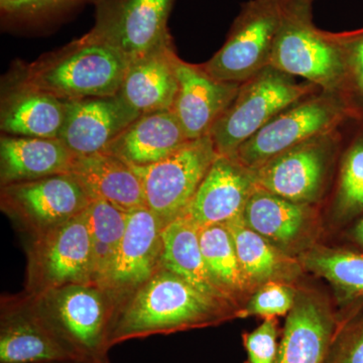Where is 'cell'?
<instances>
[{
  "instance_id": "10",
  "label": "cell",
  "mask_w": 363,
  "mask_h": 363,
  "mask_svg": "<svg viewBox=\"0 0 363 363\" xmlns=\"http://www.w3.org/2000/svg\"><path fill=\"white\" fill-rule=\"evenodd\" d=\"M218 156L211 138L206 135L191 140L156 164H130L142 181L145 206L156 215L162 228L184 214Z\"/></svg>"
},
{
  "instance_id": "32",
  "label": "cell",
  "mask_w": 363,
  "mask_h": 363,
  "mask_svg": "<svg viewBox=\"0 0 363 363\" xmlns=\"http://www.w3.org/2000/svg\"><path fill=\"white\" fill-rule=\"evenodd\" d=\"M298 290L292 284L271 281L257 288L245 305L236 313V318L252 316L276 318L289 314L297 298Z\"/></svg>"
},
{
  "instance_id": "25",
  "label": "cell",
  "mask_w": 363,
  "mask_h": 363,
  "mask_svg": "<svg viewBox=\"0 0 363 363\" xmlns=\"http://www.w3.org/2000/svg\"><path fill=\"white\" fill-rule=\"evenodd\" d=\"M233 234L241 269L253 292L271 281L292 284L303 274L300 259L279 250L245 223L242 216L226 223Z\"/></svg>"
},
{
  "instance_id": "8",
  "label": "cell",
  "mask_w": 363,
  "mask_h": 363,
  "mask_svg": "<svg viewBox=\"0 0 363 363\" xmlns=\"http://www.w3.org/2000/svg\"><path fill=\"white\" fill-rule=\"evenodd\" d=\"M72 173L1 186L0 209L26 240L38 238L85 211L93 201Z\"/></svg>"
},
{
  "instance_id": "3",
  "label": "cell",
  "mask_w": 363,
  "mask_h": 363,
  "mask_svg": "<svg viewBox=\"0 0 363 363\" xmlns=\"http://www.w3.org/2000/svg\"><path fill=\"white\" fill-rule=\"evenodd\" d=\"M317 0H283L271 66L316 85L323 92L342 95L346 64L335 33L314 23Z\"/></svg>"
},
{
  "instance_id": "17",
  "label": "cell",
  "mask_w": 363,
  "mask_h": 363,
  "mask_svg": "<svg viewBox=\"0 0 363 363\" xmlns=\"http://www.w3.org/2000/svg\"><path fill=\"white\" fill-rule=\"evenodd\" d=\"M242 219L253 231L293 257L311 248L317 220L313 205L290 201L255 185Z\"/></svg>"
},
{
  "instance_id": "5",
  "label": "cell",
  "mask_w": 363,
  "mask_h": 363,
  "mask_svg": "<svg viewBox=\"0 0 363 363\" xmlns=\"http://www.w3.org/2000/svg\"><path fill=\"white\" fill-rule=\"evenodd\" d=\"M35 296L45 314L79 358L108 359L116 303L104 286L72 284Z\"/></svg>"
},
{
  "instance_id": "31",
  "label": "cell",
  "mask_w": 363,
  "mask_h": 363,
  "mask_svg": "<svg viewBox=\"0 0 363 363\" xmlns=\"http://www.w3.org/2000/svg\"><path fill=\"white\" fill-rule=\"evenodd\" d=\"M336 209L342 215L363 210V140L353 143L341 166Z\"/></svg>"
},
{
  "instance_id": "26",
  "label": "cell",
  "mask_w": 363,
  "mask_h": 363,
  "mask_svg": "<svg viewBox=\"0 0 363 363\" xmlns=\"http://www.w3.org/2000/svg\"><path fill=\"white\" fill-rule=\"evenodd\" d=\"M162 266L175 272L198 291L220 301L224 304L238 307L219 288L212 278L200 245L199 229L180 217L162 229Z\"/></svg>"
},
{
  "instance_id": "15",
  "label": "cell",
  "mask_w": 363,
  "mask_h": 363,
  "mask_svg": "<svg viewBox=\"0 0 363 363\" xmlns=\"http://www.w3.org/2000/svg\"><path fill=\"white\" fill-rule=\"evenodd\" d=\"M65 104L59 138L78 157L104 152L140 116L118 94L65 100Z\"/></svg>"
},
{
  "instance_id": "36",
  "label": "cell",
  "mask_w": 363,
  "mask_h": 363,
  "mask_svg": "<svg viewBox=\"0 0 363 363\" xmlns=\"http://www.w3.org/2000/svg\"><path fill=\"white\" fill-rule=\"evenodd\" d=\"M52 363H111L108 359L104 360H88V359H77V360H69V362H52Z\"/></svg>"
},
{
  "instance_id": "19",
  "label": "cell",
  "mask_w": 363,
  "mask_h": 363,
  "mask_svg": "<svg viewBox=\"0 0 363 363\" xmlns=\"http://www.w3.org/2000/svg\"><path fill=\"white\" fill-rule=\"evenodd\" d=\"M176 72L179 88L172 111L189 140L209 135L217 119L238 94L240 84L217 80L201 65L187 63L179 57Z\"/></svg>"
},
{
  "instance_id": "34",
  "label": "cell",
  "mask_w": 363,
  "mask_h": 363,
  "mask_svg": "<svg viewBox=\"0 0 363 363\" xmlns=\"http://www.w3.org/2000/svg\"><path fill=\"white\" fill-rule=\"evenodd\" d=\"M277 325L276 318H267L257 329L245 334L243 340L248 363H276L279 348Z\"/></svg>"
},
{
  "instance_id": "33",
  "label": "cell",
  "mask_w": 363,
  "mask_h": 363,
  "mask_svg": "<svg viewBox=\"0 0 363 363\" xmlns=\"http://www.w3.org/2000/svg\"><path fill=\"white\" fill-rule=\"evenodd\" d=\"M335 35L345 57L346 84L343 97L347 101L348 95L355 93L363 98V30Z\"/></svg>"
},
{
  "instance_id": "24",
  "label": "cell",
  "mask_w": 363,
  "mask_h": 363,
  "mask_svg": "<svg viewBox=\"0 0 363 363\" xmlns=\"http://www.w3.org/2000/svg\"><path fill=\"white\" fill-rule=\"evenodd\" d=\"M71 173L93 199L104 200L126 212L147 207L142 181L128 162L113 155L77 157Z\"/></svg>"
},
{
  "instance_id": "20",
  "label": "cell",
  "mask_w": 363,
  "mask_h": 363,
  "mask_svg": "<svg viewBox=\"0 0 363 363\" xmlns=\"http://www.w3.org/2000/svg\"><path fill=\"white\" fill-rule=\"evenodd\" d=\"M333 328L330 308L323 298L312 291L298 290L276 363H324Z\"/></svg>"
},
{
  "instance_id": "7",
  "label": "cell",
  "mask_w": 363,
  "mask_h": 363,
  "mask_svg": "<svg viewBox=\"0 0 363 363\" xmlns=\"http://www.w3.org/2000/svg\"><path fill=\"white\" fill-rule=\"evenodd\" d=\"M26 243L25 292L42 295L72 284L95 283L94 253L86 210Z\"/></svg>"
},
{
  "instance_id": "23",
  "label": "cell",
  "mask_w": 363,
  "mask_h": 363,
  "mask_svg": "<svg viewBox=\"0 0 363 363\" xmlns=\"http://www.w3.org/2000/svg\"><path fill=\"white\" fill-rule=\"evenodd\" d=\"M189 142L173 111L152 112L138 116L104 152L133 166H149L175 154Z\"/></svg>"
},
{
  "instance_id": "1",
  "label": "cell",
  "mask_w": 363,
  "mask_h": 363,
  "mask_svg": "<svg viewBox=\"0 0 363 363\" xmlns=\"http://www.w3.org/2000/svg\"><path fill=\"white\" fill-rule=\"evenodd\" d=\"M238 309L205 295L175 272L159 269L117 307L109 346L154 335L216 326Z\"/></svg>"
},
{
  "instance_id": "30",
  "label": "cell",
  "mask_w": 363,
  "mask_h": 363,
  "mask_svg": "<svg viewBox=\"0 0 363 363\" xmlns=\"http://www.w3.org/2000/svg\"><path fill=\"white\" fill-rule=\"evenodd\" d=\"M306 271L330 281L346 293L363 295V255L315 247L298 257Z\"/></svg>"
},
{
  "instance_id": "35",
  "label": "cell",
  "mask_w": 363,
  "mask_h": 363,
  "mask_svg": "<svg viewBox=\"0 0 363 363\" xmlns=\"http://www.w3.org/2000/svg\"><path fill=\"white\" fill-rule=\"evenodd\" d=\"M335 363H363V328L341 351Z\"/></svg>"
},
{
  "instance_id": "2",
  "label": "cell",
  "mask_w": 363,
  "mask_h": 363,
  "mask_svg": "<svg viewBox=\"0 0 363 363\" xmlns=\"http://www.w3.org/2000/svg\"><path fill=\"white\" fill-rule=\"evenodd\" d=\"M130 62L104 43L83 37L11 69L28 84L62 100L118 94Z\"/></svg>"
},
{
  "instance_id": "4",
  "label": "cell",
  "mask_w": 363,
  "mask_h": 363,
  "mask_svg": "<svg viewBox=\"0 0 363 363\" xmlns=\"http://www.w3.org/2000/svg\"><path fill=\"white\" fill-rule=\"evenodd\" d=\"M297 79L269 66L241 83L209 133L219 156L233 157L274 117L321 91L313 83Z\"/></svg>"
},
{
  "instance_id": "13",
  "label": "cell",
  "mask_w": 363,
  "mask_h": 363,
  "mask_svg": "<svg viewBox=\"0 0 363 363\" xmlns=\"http://www.w3.org/2000/svg\"><path fill=\"white\" fill-rule=\"evenodd\" d=\"M338 138L332 131L272 157L252 171L255 185L290 201L315 204L323 195Z\"/></svg>"
},
{
  "instance_id": "21",
  "label": "cell",
  "mask_w": 363,
  "mask_h": 363,
  "mask_svg": "<svg viewBox=\"0 0 363 363\" xmlns=\"http://www.w3.org/2000/svg\"><path fill=\"white\" fill-rule=\"evenodd\" d=\"M173 40L128 64L118 95L142 114L172 111L178 93Z\"/></svg>"
},
{
  "instance_id": "11",
  "label": "cell",
  "mask_w": 363,
  "mask_h": 363,
  "mask_svg": "<svg viewBox=\"0 0 363 363\" xmlns=\"http://www.w3.org/2000/svg\"><path fill=\"white\" fill-rule=\"evenodd\" d=\"M175 0H99L84 37L121 52L128 62L172 40L168 21Z\"/></svg>"
},
{
  "instance_id": "9",
  "label": "cell",
  "mask_w": 363,
  "mask_h": 363,
  "mask_svg": "<svg viewBox=\"0 0 363 363\" xmlns=\"http://www.w3.org/2000/svg\"><path fill=\"white\" fill-rule=\"evenodd\" d=\"M283 0H248L234 18L225 43L200 64L217 80L245 82L271 66Z\"/></svg>"
},
{
  "instance_id": "14",
  "label": "cell",
  "mask_w": 363,
  "mask_h": 363,
  "mask_svg": "<svg viewBox=\"0 0 363 363\" xmlns=\"http://www.w3.org/2000/svg\"><path fill=\"white\" fill-rule=\"evenodd\" d=\"M162 229L149 208L130 212L123 241L99 283L116 300V309L162 266Z\"/></svg>"
},
{
  "instance_id": "28",
  "label": "cell",
  "mask_w": 363,
  "mask_h": 363,
  "mask_svg": "<svg viewBox=\"0 0 363 363\" xmlns=\"http://www.w3.org/2000/svg\"><path fill=\"white\" fill-rule=\"evenodd\" d=\"M99 0H0V23L4 32L45 33L70 20Z\"/></svg>"
},
{
  "instance_id": "29",
  "label": "cell",
  "mask_w": 363,
  "mask_h": 363,
  "mask_svg": "<svg viewBox=\"0 0 363 363\" xmlns=\"http://www.w3.org/2000/svg\"><path fill=\"white\" fill-rule=\"evenodd\" d=\"M130 212L104 200L94 199L86 209L94 253L95 283L99 284L116 257L128 228Z\"/></svg>"
},
{
  "instance_id": "6",
  "label": "cell",
  "mask_w": 363,
  "mask_h": 363,
  "mask_svg": "<svg viewBox=\"0 0 363 363\" xmlns=\"http://www.w3.org/2000/svg\"><path fill=\"white\" fill-rule=\"evenodd\" d=\"M350 111L342 95L319 91L274 117L243 143L233 157L255 171L286 150L337 130Z\"/></svg>"
},
{
  "instance_id": "12",
  "label": "cell",
  "mask_w": 363,
  "mask_h": 363,
  "mask_svg": "<svg viewBox=\"0 0 363 363\" xmlns=\"http://www.w3.org/2000/svg\"><path fill=\"white\" fill-rule=\"evenodd\" d=\"M81 359L45 314L39 297L23 291L0 304V363H52Z\"/></svg>"
},
{
  "instance_id": "22",
  "label": "cell",
  "mask_w": 363,
  "mask_h": 363,
  "mask_svg": "<svg viewBox=\"0 0 363 363\" xmlns=\"http://www.w3.org/2000/svg\"><path fill=\"white\" fill-rule=\"evenodd\" d=\"M77 157L59 138L1 135L0 186L71 173Z\"/></svg>"
},
{
  "instance_id": "18",
  "label": "cell",
  "mask_w": 363,
  "mask_h": 363,
  "mask_svg": "<svg viewBox=\"0 0 363 363\" xmlns=\"http://www.w3.org/2000/svg\"><path fill=\"white\" fill-rule=\"evenodd\" d=\"M65 114V100L28 84L13 70L2 78L0 94L2 135L59 138Z\"/></svg>"
},
{
  "instance_id": "37",
  "label": "cell",
  "mask_w": 363,
  "mask_h": 363,
  "mask_svg": "<svg viewBox=\"0 0 363 363\" xmlns=\"http://www.w3.org/2000/svg\"><path fill=\"white\" fill-rule=\"evenodd\" d=\"M357 236L358 240H359L360 242H362V245H363V220L360 222L359 224H358L357 229Z\"/></svg>"
},
{
  "instance_id": "16",
  "label": "cell",
  "mask_w": 363,
  "mask_h": 363,
  "mask_svg": "<svg viewBox=\"0 0 363 363\" xmlns=\"http://www.w3.org/2000/svg\"><path fill=\"white\" fill-rule=\"evenodd\" d=\"M255 187L252 171L234 157L218 156L181 217L198 229L228 223L242 216Z\"/></svg>"
},
{
  "instance_id": "27",
  "label": "cell",
  "mask_w": 363,
  "mask_h": 363,
  "mask_svg": "<svg viewBox=\"0 0 363 363\" xmlns=\"http://www.w3.org/2000/svg\"><path fill=\"white\" fill-rule=\"evenodd\" d=\"M199 238L208 271L240 310L253 291L241 269L233 234L226 224H217L199 229Z\"/></svg>"
}]
</instances>
